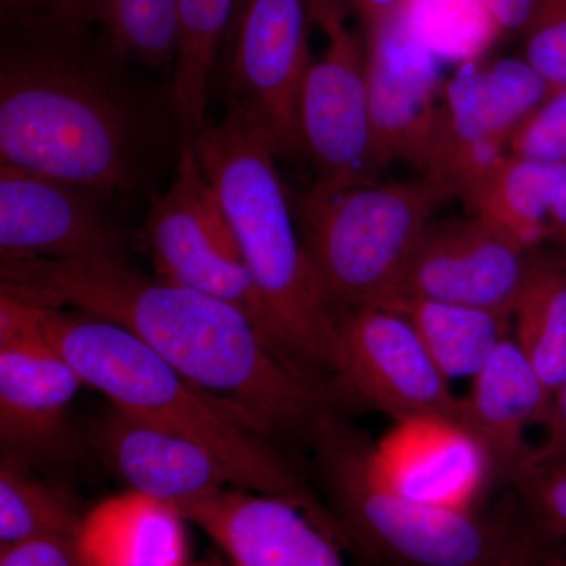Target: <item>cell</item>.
Listing matches in <instances>:
<instances>
[{
  "mask_svg": "<svg viewBox=\"0 0 566 566\" xmlns=\"http://www.w3.org/2000/svg\"><path fill=\"white\" fill-rule=\"evenodd\" d=\"M0 293L125 327L260 434L314 441L326 390L275 352L232 304L122 262L0 260Z\"/></svg>",
  "mask_w": 566,
  "mask_h": 566,
  "instance_id": "obj_1",
  "label": "cell"
},
{
  "mask_svg": "<svg viewBox=\"0 0 566 566\" xmlns=\"http://www.w3.org/2000/svg\"><path fill=\"white\" fill-rule=\"evenodd\" d=\"M3 48L0 62L2 164L95 193L136 180L140 118L111 70L80 35L39 28Z\"/></svg>",
  "mask_w": 566,
  "mask_h": 566,
  "instance_id": "obj_2",
  "label": "cell"
},
{
  "mask_svg": "<svg viewBox=\"0 0 566 566\" xmlns=\"http://www.w3.org/2000/svg\"><path fill=\"white\" fill-rule=\"evenodd\" d=\"M39 307L48 340L85 386L126 415L203 447L226 468L234 488L292 502L342 549H349L348 532L329 506L229 406L189 382L125 327L71 308Z\"/></svg>",
  "mask_w": 566,
  "mask_h": 566,
  "instance_id": "obj_3",
  "label": "cell"
},
{
  "mask_svg": "<svg viewBox=\"0 0 566 566\" xmlns=\"http://www.w3.org/2000/svg\"><path fill=\"white\" fill-rule=\"evenodd\" d=\"M192 145L232 223L271 345L314 381L327 376L333 390L340 360L337 316L305 252L274 151L232 114L208 125Z\"/></svg>",
  "mask_w": 566,
  "mask_h": 566,
  "instance_id": "obj_4",
  "label": "cell"
},
{
  "mask_svg": "<svg viewBox=\"0 0 566 566\" xmlns=\"http://www.w3.org/2000/svg\"><path fill=\"white\" fill-rule=\"evenodd\" d=\"M312 444L327 506L348 532L357 566H488L497 553L515 494L486 513L409 501L376 472L374 441L334 416Z\"/></svg>",
  "mask_w": 566,
  "mask_h": 566,
  "instance_id": "obj_5",
  "label": "cell"
},
{
  "mask_svg": "<svg viewBox=\"0 0 566 566\" xmlns=\"http://www.w3.org/2000/svg\"><path fill=\"white\" fill-rule=\"evenodd\" d=\"M450 197L424 175L346 188L312 185L301 199V238L335 316L392 303L434 212Z\"/></svg>",
  "mask_w": 566,
  "mask_h": 566,
  "instance_id": "obj_6",
  "label": "cell"
},
{
  "mask_svg": "<svg viewBox=\"0 0 566 566\" xmlns=\"http://www.w3.org/2000/svg\"><path fill=\"white\" fill-rule=\"evenodd\" d=\"M307 2L327 46L308 66L301 88V153L322 188L378 181L364 36L349 28L346 0Z\"/></svg>",
  "mask_w": 566,
  "mask_h": 566,
  "instance_id": "obj_7",
  "label": "cell"
},
{
  "mask_svg": "<svg viewBox=\"0 0 566 566\" xmlns=\"http://www.w3.org/2000/svg\"><path fill=\"white\" fill-rule=\"evenodd\" d=\"M145 241L159 277L232 304L271 345L259 292L193 145H182L172 185L153 199Z\"/></svg>",
  "mask_w": 566,
  "mask_h": 566,
  "instance_id": "obj_8",
  "label": "cell"
},
{
  "mask_svg": "<svg viewBox=\"0 0 566 566\" xmlns=\"http://www.w3.org/2000/svg\"><path fill=\"white\" fill-rule=\"evenodd\" d=\"M311 22L307 0H240L227 35V114L259 134L275 156L301 153Z\"/></svg>",
  "mask_w": 566,
  "mask_h": 566,
  "instance_id": "obj_9",
  "label": "cell"
},
{
  "mask_svg": "<svg viewBox=\"0 0 566 566\" xmlns=\"http://www.w3.org/2000/svg\"><path fill=\"white\" fill-rule=\"evenodd\" d=\"M338 371L333 390L395 422L444 417L460 422L452 394L416 327L405 315L364 307L337 316Z\"/></svg>",
  "mask_w": 566,
  "mask_h": 566,
  "instance_id": "obj_10",
  "label": "cell"
},
{
  "mask_svg": "<svg viewBox=\"0 0 566 566\" xmlns=\"http://www.w3.org/2000/svg\"><path fill=\"white\" fill-rule=\"evenodd\" d=\"M549 93L542 74L523 57L460 71L442 91L438 137L424 177L460 197L469 182L509 155L510 137Z\"/></svg>",
  "mask_w": 566,
  "mask_h": 566,
  "instance_id": "obj_11",
  "label": "cell"
},
{
  "mask_svg": "<svg viewBox=\"0 0 566 566\" xmlns=\"http://www.w3.org/2000/svg\"><path fill=\"white\" fill-rule=\"evenodd\" d=\"M95 197L69 182L2 164L0 260L128 263V238Z\"/></svg>",
  "mask_w": 566,
  "mask_h": 566,
  "instance_id": "obj_12",
  "label": "cell"
},
{
  "mask_svg": "<svg viewBox=\"0 0 566 566\" xmlns=\"http://www.w3.org/2000/svg\"><path fill=\"white\" fill-rule=\"evenodd\" d=\"M375 156L427 175L441 118L438 55L417 35L406 7L378 31L364 33Z\"/></svg>",
  "mask_w": 566,
  "mask_h": 566,
  "instance_id": "obj_13",
  "label": "cell"
},
{
  "mask_svg": "<svg viewBox=\"0 0 566 566\" xmlns=\"http://www.w3.org/2000/svg\"><path fill=\"white\" fill-rule=\"evenodd\" d=\"M531 252L479 218L431 222L386 308L409 300L465 305L513 319Z\"/></svg>",
  "mask_w": 566,
  "mask_h": 566,
  "instance_id": "obj_14",
  "label": "cell"
},
{
  "mask_svg": "<svg viewBox=\"0 0 566 566\" xmlns=\"http://www.w3.org/2000/svg\"><path fill=\"white\" fill-rule=\"evenodd\" d=\"M376 472L398 494L434 509L471 512L494 480L485 447L444 417L395 422L371 449Z\"/></svg>",
  "mask_w": 566,
  "mask_h": 566,
  "instance_id": "obj_15",
  "label": "cell"
},
{
  "mask_svg": "<svg viewBox=\"0 0 566 566\" xmlns=\"http://www.w3.org/2000/svg\"><path fill=\"white\" fill-rule=\"evenodd\" d=\"M177 506L237 566H348L334 539L277 495L227 486Z\"/></svg>",
  "mask_w": 566,
  "mask_h": 566,
  "instance_id": "obj_16",
  "label": "cell"
},
{
  "mask_svg": "<svg viewBox=\"0 0 566 566\" xmlns=\"http://www.w3.org/2000/svg\"><path fill=\"white\" fill-rule=\"evenodd\" d=\"M551 401L553 395L515 338H504L460 405V423L485 447L494 480L509 485L531 450L526 431L545 423Z\"/></svg>",
  "mask_w": 566,
  "mask_h": 566,
  "instance_id": "obj_17",
  "label": "cell"
},
{
  "mask_svg": "<svg viewBox=\"0 0 566 566\" xmlns=\"http://www.w3.org/2000/svg\"><path fill=\"white\" fill-rule=\"evenodd\" d=\"M474 218L517 248L566 251V163L505 155L465 186Z\"/></svg>",
  "mask_w": 566,
  "mask_h": 566,
  "instance_id": "obj_18",
  "label": "cell"
},
{
  "mask_svg": "<svg viewBox=\"0 0 566 566\" xmlns=\"http://www.w3.org/2000/svg\"><path fill=\"white\" fill-rule=\"evenodd\" d=\"M102 441L129 491L167 504L233 486L229 472L203 447L120 409L104 420Z\"/></svg>",
  "mask_w": 566,
  "mask_h": 566,
  "instance_id": "obj_19",
  "label": "cell"
},
{
  "mask_svg": "<svg viewBox=\"0 0 566 566\" xmlns=\"http://www.w3.org/2000/svg\"><path fill=\"white\" fill-rule=\"evenodd\" d=\"M84 385L50 340L0 346V438L18 453L46 452L65 430L66 409Z\"/></svg>",
  "mask_w": 566,
  "mask_h": 566,
  "instance_id": "obj_20",
  "label": "cell"
},
{
  "mask_svg": "<svg viewBox=\"0 0 566 566\" xmlns=\"http://www.w3.org/2000/svg\"><path fill=\"white\" fill-rule=\"evenodd\" d=\"M185 523L177 506L128 491L87 512L77 546L88 566H186Z\"/></svg>",
  "mask_w": 566,
  "mask_h": 566,
  "instance_id": "obj_21",
  "label": "cell"
},
{
  "mask_svg": "<svg viewBox=\"0 0 566 566\" xmlns=\"http://www.w3.org/2000/svg\"><path fill=\"white\" fill-rule=\"evenodd\" d=\"M237 0H178V39L175 52L172 103L182 145H192L207 128L211 77L219 48L229 35Z\"/></svg>",
  "mask_w": 566,
  "mask_h": 566,
  "instance_id": "obj_22",
  "label": "cell"
},
{
  "mask_svg": "<svg viewBox=\"0 0 566 566\" xmlns=\"http://www.w3.org/2000/svg\"><path fill=\"white\" fill-rule=\"evenodd\" d=\"M513 319L517 345L549 394H556L566 379V251L531 252Z\"/></svg>",
  "mask_w": 566,
  "mask_h": 566,
  "instance_id": "obj_23",
  "label": "cell"
},
{
  "mask_svg": "<svg viewBox=\"0 0 566 566\" xmlns=\"http://www.w3.org/2000/svg\"><path fill=\"white\" fill-rule=\"evenodd\" d=\"M389 311L405 315L449 381L474 378L509 337L512 319L465 305L403 301Z\"/></svg>",
  "mask_w": 566,
  "mask_h": 566,
  "instance_id": "obj_24",
  "label": "cell"
},
{
  "mask_svg": "<svg viewBox=\"0 0 566 566\" xmlns=\"http://www.w3.org/2000/svg\"><path fill=\"white\" fill-rule=\"evenodd\" d=\"M87 513L65 491L32 479L18 461L3 457L0 469V547L33 539H77Z\"/></svg>",
  "mask_w": 566,
  "mask_h": 566,
  "instance_id": "obj_25",
  "label": "cell"
},
{
  "mask_svg": "<svg viewBox=\"0 0 566 566\" xmlns=\"http://www.w3.org/2000/svg\"><path fill=\"white\" fill-rule=\"evenodd\" d=\"M93 22L103 25L117 57L153 66L175 61L178 0H95Z\"/></svg>",
  "mask_w": 566,
  "mask_h": 566,
  "instance_id": "obj_26",
  "label": "cell"
},
{
  "mask_svg": "<svg viewBox=\"0 0 566 566\" xmlns=\"http://www.w3.org/2000/svg\"><path fill=\"white\" fill-rule=\"evenodd\" d=\"M417 35L439 54H471L495 35L482 0H408Z\"/></svg>",
  "mask_w": 566,
  "mask_h": 566,
  "instance_id": "obj_27",
  "label": "cell"
},
{
  "mask_svg": "<svg viewBox=\"0 0 566 566\" xmlns=\"http://www.w3.org/2000/svg\"><path fill=\"white\" fill-rule=\"evenodd\" d=\"M521 57L534 66L551 92L566 85V0H536L523 35Z\"/></svg>",
  "mask_w": 566,
  "mask_h": 566,
  "instance_id": "obj_28",
  "label": "cell"
},
{
  "mask_svg": "<svg viewBox=\"0 0 566 566\" xmlns=\"http://www.w3.org/2000/svg\"><path fill=\"white\" fill-rule=\"evenodd\" d=\"M509 485L528 516L549 534L566 539V469L523 461Z\"/></svg>",
  "mask_w": 566,
  "mask_h": 566,
  "instance_id": "obj_29",
  "label": "cell"
},
{
  "mask_svg": "<svg viewBox=\"0 0 566 566\" xmlns=\"http://www.w3.org/2000/svg\"><path fill=\"white\" fill-rule=\"evenodd\" d=\"M506 153L536 161L566 163V85L549 96L510 137Z\"/></svg>",
  "mask_w": 566,
  "mask_h": 566,
  "instance_id": "obj_30",
  "label": "cell"
},
{
  "mask_svg": "<svg viewBox=\"0 0 566 566\" xmlns=\"http://www.w3.org/2000/svg\"><path fill=\"white\" fill-rule=\"evenodd\" d=\"M560 539L528 516L516 499L504 539L488 566H551Z\"/></svg>",
  "mask_w": 566,
  "mask_h": 566,
  "instance_id": "obj_31",
  "label": "cell"
},
{
  "mask_svg": "<svg viewBox=\"0 0 566 566\" xmlns=\"http://www.w3.org/2000/svg\"><path fill=\"white\" fill-rule=\"evenodd\" d=\"M0 566H88L77 539L44 538L0 547Z\"/></svg>",
  "mask_w": 566,
  "mask_h": 566,
  "instance_id": "obj_32",
  "label": "cell"
},
{
  "mask_svg": "<svg viewBox=\"0 0 566 566\" xmlns=\"http://www.w3.org/2000/svg\"><path fill=\"white\" fill-rule=\"evenodd\" d=\"M543 427L546 430L545 442L536 449L528 450L523 461L566 469V379L553 395L549 415Z\"/></svg>",
  "mask_w": 566,
  "mask_h": 566,
  "instance_id": "obj_33",
  "label": "cell"
},
{
  "mask_svg": "<svg viewBox=\"0 0 566 566\" xmlns=\"http://www.w3.org/2000/svg\"><path fill=\"white\" fill-rule=\"evenodd\" d=\"M31 3L40 9L36 28L81 35L93 22L95 0H32Z\"/></svg>",
  "mask_w": 566,
  "mask_h": 566,
  "instance_id": "obj_34",
  "label": "cell"
},
{
  "mask_svg": "<svg viewBox=\"0 0 566 566\" xmlns=\"http://www.w3.org/2000/svg\"><path fill=\"white\" fill-rule=\"evenodd\" d=\"M495 35L526 33L534 17L536 0H482Z\"/></svg>",
  "mask_w": 566,
  "mask_h": 566,
  "instance_id": "obj_35",
  "label": "cell"
},
{
  "mask_svg": "<svg viewBox=\"0 0 566 566\" xmlns=\"http://www.w3.org/2000/svg\"><path fill=\"white\" fill-rule=\"evenodd\" d=\"M408 0H353V6L359 11L364 33L378 31L389 24L403 11Z\"/></svg>",
  "mask_w": 566,
  "mask_h": 566,
  "instance_id": "obj_36",
  "label": "cell"
},
{
  "mask_svg": "<svg viewBox=\"0 0 566 566\" xmlns=\"http://www.w3.org/2000/svg\"><path fill=\"white\" fill-rule=\"evenodd\" d=\"M551 566H566V539H560L554 556L551 558Z\"/></svg>",
  "mask_w": 566,
  "mask_h": 566,
  "instance_id": "obj_37",
  "label": "cell"
},
{
  "mask_svg": "<svg viewBox=\"0 0 566 566\" xmlns=\"http://www.w3.org/2000/svg\"><path fill=\"white\" fill-rule=\"evenodd\" d=\"M186 566H188V565H186ZM192 566H218V565H214V564H208V562H207V564L192 565Z\"/></svg>",
  "mask_w": 566,
  "mask_h": 566,
  "instance_id": "obj_38",
  "label": "cell"
},
{
  "mask_svg": "<svg viewBox=\"0 0 566 566\" xmlns=\"http://www.w3.org/2000/svg\"><path fill=\"white\" fill-rule=\"evenodd\" d=\"M24 2L31 3V2H32V0H24Z\"/></svg>",
  "mask_w": 566,
  "mask_h": 566,
  "instance_id": "obj_39",
  "label": "cell"
},
{
  "mask_svg": "<svg viewBox=\"0 0 566 566\" xmlns=\"http://www.w3.org/2000/svg\"><path fill=\"white\" fill-rule=\"evenodd\" d=\"M346 2H352L353 3V0H346Z\"/></svg>",
  "mask_w": 566,
  "mask_h": 566,
  "instance_id": "obj_40",
  "label": "cell"
},
{
  "mask_svg": "<svg viewBox=\"0 0 566 566\" xmlns=\"http://www.w3.org/2000/svg\"><path fill=\"white\" fill-rule=\"evenodd\" d=\"M240 2V0H237V3Z\"/></svg>",
  "mask_w": 566,
  "mask_h": 566,
  "instance_id": "obj_41",
  "label": "cell"
},
{
  "mask_svg": "<svg viewBox=\"0 0 566 566\" xmlns=\"http://www.w3.org/2000/svg\"><path fill=\"white\" fill-rule=\"evenodd\" d=\"M233 566H237V565H233Z\"/></svg>",
  "mask_w": 566,
  "mask_h": 566,
  "instance_id": "obj_42",
  "label": "cell"
}]
</instances>
